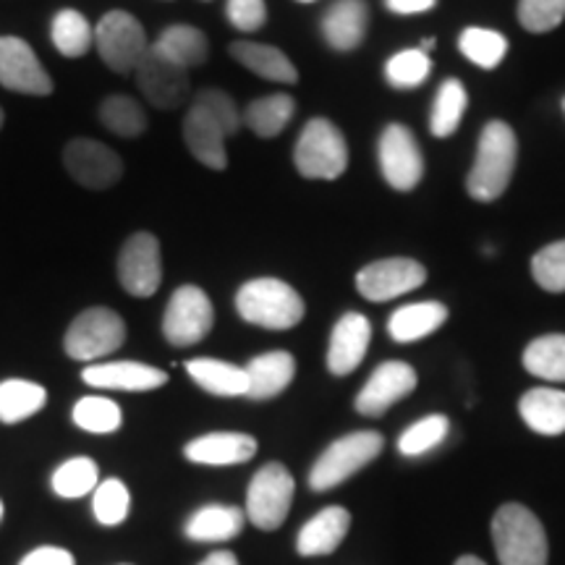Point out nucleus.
Segmentation results:
<instances>
[{
  "label": "nucleus",
  "instance_id": "obj_14",
  "mask_svg": "<svg viewBox=\"0 0 565 565\" xmlns=\"http://www.w3.org/2000/svg\"><path fill=\"white\" fill-rule=\"evenodd\" d=\"M0 84L21 95L45 97L53 92V79L42 66L32 45L21 38H0Z\"/></svg>",
  "mask_w": 565,
  "mask_h": 565
},
{
  "label": "nucleus",
  "instance_id": "obj_39",
  "mask_svg": "<svg viewBox=\"0 0 565 565\" xmlns=\"http://www.w3.org/2000/svg\"><path fill=\"white\" fill-rule=\"evenodd\" d=\"M429 71H433L429 55L424 53L422 47H414V51L395 53L393 58L385 63V79L395 89H414L427 82Z\"/></svg>",
  "mask_w": 565,
  "mask_h": 565
},
{
  "label": "nucleus",
  "instance_id": "obj_43",
  "mask_svg": "<svg viewBox=\"0 0 565 565\" xmlns=\"http://www.w3.org/2000/svg\"><path fill=\"white\" fill-rule=\"evenodd\" d=\"M565 0H519V21L526 32L545 34L561 26Z\"/></svg>",
  "mask_w": 565,
  "mask_h": 565
},
{
  "label": "nucleus",
  "instance_id": "obj_44",
  "mask_svg": "<svg viewBox=\"0 0 565 565\" xmlns=\"http://www.w3.org/2000/svg\"><path fill=\"white\" fill-rule=\"evenodd\" d=\"M194 105H200V108L207 110L210 116L223 126V131L228 134V137H233V134L242 129L244 116L238 113L236 103H233V97L228 95V92L215 89V87L202 89L200 95L194 97Z\"/></svg>",
  "mask_w": 565,
  "mask_h": 565
},
{
  "label": "nucleus",
  "instance_id": "obj_48",
  "mask_svg": "<svg viewBox=\"0 0 565 565\" xmlns=\"http://www.w3.org/2000/svg\"><path fill=\"white\" fill-rule=\"evenodd\" d=\"M200 565H238V557L231 550H217V553L204 557Z\"/></svg>",
  "mask_w": 565,
  "mask_h": 565
},
{
  "label": "nucleus",
  "instance_id": "obj_9",
  "mask_svg": "<svg viewBox=\"0 0 565 565\" xmlns=\"http://www.w3.org/2000/svg\"><path fill=\"white\" fill-rule=\"evenodd\" d=\"M215 324V309H212L210 296L200 286L175 288L171 301H168L166 317H162V335L175 349L196 345L210 335Z\"/></svg>",
  "mask_w": 565,
  "mask_h": 565
},
{
  "label": "nucleus",
  "instance_id": "obj_5",
  "mask_svg": "<svg viewBox=\"0 0 565 565\" xmlns=\"http://www.w3.org/2000/svg\"><path fill=\"white\" fill-rule=\"evenodd\" d=\"M385 437L372 429H362V433H351L328 445V450L317 458V463L309 471V487L315 492H328L333 487L343 484L345 479L362 471L366 463L383 454Z\"/></svg>",
  "mask_w": 565,
  "mask_h": 565
},
{
  "label": "nucleus",
  "instance_id": "obj_3",
  "mask_svg": "<svg viewBox=\"0 0 565 565\" xmlns=\"http://www.w3.org/2000/svg\"><path fill=\"white\" fill-rule=\"evenodd\" d=\"M492 542L500 565H547V534L526 505L508 503L492 519Z\"/></svg>",
  "mask_w": 565,
  "mask_h": 565
},
{
  "label": "nucleus",
  "instance_id": "obj_19",
  "mask_svg": "<svg viewBox=\"0 0 565 565\" xmlns=\"http://www.w3.org/2000/svg\"><path fill=\"white\" fill-rule=\"evenodd\" d=\"M225 139H228V134L207 110L200 108V105L189 108L186 118H183V141L204 168H210V171H225L228 168Z\"/></svg>",
  "mask_w": 565,
  "mask_h": 565
},
{
  "label": "nucleus",
  "instance_id": "obj_16",
  "mask_svg": "<svg viewBox=\"0 0 565 565\" xmlns=\"http://www.w3.org/2000/svg\"><path fill=\"white\" fill-rule=\"evenodd\" d=\"M416 387V372L406 362H385L372 372L362 393L356 395V412L362 416H383L393 404L406 398Z\"/></svg>",
  "mask_w": 565,
  "mask_h": 565
},
{
  "label": "nucleus",
  "instance_id": "obj_51",
  "mask_svg": "<svg viewBox=\"0 0 565 565\" xmlns=\"http://www.w3.org/2000/svg\"><path fill=\"white\" fill-rule=\"evenodd\" d=\"M0 519H3V500H0Z\"/></svg>",
  "mask_w": 565,
  "mask_h": 565
},
{
  "label": "nucleus",
  "instance_id": "obj_10",
  "mask_svg": "<svg viewBox=\"0 0 565 565\" xmlns=\"http://www.w3.org/2000/svg\"><path fill=\"white\" fill-rule=\"evenodd\" d=\"M63 166L79 186L92 192L113 189L124 175V160L116 150L89 137L71 139L63 150Z\"/></svg>",
  "mask_w": 565,
  "mask_h": 565
},
{
  "label": "nucleus",
  "instance_id": "obj_28",
  "mask_svg": "<svg viewBox=\"0 0 565 565\" xmlns=\"http://www.w3.org/2000/svg\"><path fill=\"white\" fill-rule=\"evenodd\" d=\"M186 372L202 391L221 395V398L249 393V374L244 366L221 362V359H192L186 362Z\"/></svg>",
  "mask_w": 565,
  "mask_h": 565
},
{
  "label": "nucleus",
  "instance_id": "obj_45",
  "mask_svg": "<svg viewBox=\"0 0 565 565\" xmlns=\"http://www.w3.org/2000/svg\"><path fill=\"white\" fill-rule=\"evenodd\" d=\"M225 17L238 32H257L267 21V6L265 0H228Z\"/></svg>",
  "mask_w": 565,
  "mask_h": 565
},
{
  "label": "nucleus",
  "instance_id": "obj_49",
  "mask_svg": "<svg viewBox=\"0 0 565 565\" xmlns=\"http://www.w3.org/2000/svg\"><path fill=\"white\" fill-rule=\"evenodd\" d=\"M456 565H487V563L479 561V557H475V555H463V557H458Z\"/></svg>",
  "mask_w": 565,
  "mask_h": 565
},
{
  "label": "nucleus",
  "instance_id": "obj_23",
  "mask_svg": "<svg viewBox=\"0 0 565 565\" xmlns=\"http://www.w3.org/2000/svg\"><path fill=\"white\" fill-rule=\"evenodd\" d=\"M244 370L249 374V393L246 395L252 401H270L294 383L296 359L288 351L259 353Z\"/></svg>",
  "mask_w": 565,
  "mask_h": 565
},
{
  "label": "nucleus",
  "instance_id": "obj_11",
  "mask_svg": "<svg viewBox=\"0 0 565 565\" xmlns=\"http://www.w3.org/2000/svg\"><path fill=\"white\" fill-rule=\"evenodd\" d=\"M118 282L126 294L137 299L158 294L162 282V257L160 242L152 233L141 231L126 238L118 254Z\"/></svg>",
  "mask_w": 565,
  "mask_h": 565
},
{
  "label": "nucleus",
  "instance_id": "obj_26",
  "mask_svg": "<svg viewBox=\"0 0 565 565\" xmlns=\"http://www.w3.org/2000/svg\"><path fill=\"white\" fill-rule=\"evenodd\" d=\"M445 320H448V307L440 301L408 303V307L395 309L387 322V333L398 343H414L440 330Z\"/></svg>",
  "mask_w": 565,
  "mask_h": 565
},
{
  "label": "nucleus",
  "instance_id": "obj_38",
  "mask_svg": "<svg viewBox=\"0 0 565 565\" xmlns=\"http://www.w3.org/2000/svg\"><path fill=\"white\" fill-rule=\"evenodd\" d=\"M74 424L89 435H113L121 429L124 414L116 401L103 395H87L74 406Z\"/></svg>",
  "mask_w": 565,
  "mask_h": 565
},
{
  "label": "nucleus",
  "instance_id": "obj_33",
  "mask_svg": "<svg viewBox=\"0 0 565 565\" xmlns=\"http://www.w3.org/2000/svg\"><path fill=\"white\" fill-rule=\"evenodd\" d=\"M524 370L547 383H565V335H542L526 345Z\"/></svg>",
  "mask_w": 565,
  "mask_h": 565
},
{
  "label": "nucleus",
  "instance_id": "obj_37",
  "mask_svg": "<svg viewBox=\"0 0 565 565\" xmlns=\"http://www.w3.org/2000/svg\"><path fill=\"white\" fill-rule=\"evenodd\" d=\"M461 53L479 68H498L508 53V40L494 30H482V26H469L458 38Z\"/></svg>",
  "mask_w": 565,
  "mask_h": 565
},
{
  "label": "nucleus",
  "instance_id": "obj_2",
  "mask_svg": "<svg viewBox=\"0 0 565 565\" xmlns=\"http://www.w3.org/2000/svg\"><path fill=\"white\" fill-rule=\"evenodd\" d=\"M236 312L244 322L265 330H291L303 320V299L294 286L278 278L244 282L236 294Z\"/></svg>",
  "mask_w": 565,
  "mask_h": 565
},
{
  "label": "nucleus",
  "instance_id": "obj_47",
  "mask_svg": "<svg viewBox=\"0 0 565 565\" xmlns=\"http://www.w3.org/2000/svg\"><path fill=\"white\" fill-rule=\"evenodd\" d=\"M387 11L393 13H424V11H433L437 6V0H385Z\"/></svg>",
  "mask_w": 565,
  "mask_h": 565
},
{
  "label": "nucleus",
  "instance_id": "obj_13",
  "mask_svg": "<svg viewBox=\"0 0 565 565\" xmlns=\"http://www.w3.org/2000/svg\"><path fill=\"white\" fill-rule=\"evenodd\" d=\"M424 280H427V270L416 259L391 257L362 267L356 275V288L366 301H391L416 291L424 286Z\"/></svg>",
  "mask_w": 565,
  "mask_h": 565
},
{
  "label": "nucleus",
  "instance_id": "obj_54",
  "mask_svg": "<svg viewBox=\"0 0 565 565\" xmlns=\"http://www.w3.org/2000/svg\"><path fill=\"white\" fill-rule=\"evenodd\" d=\"M563 110H565V100H563Z\"/></svg>",
  "mask_w": 565,
  "mask_h": 565
},
{
  "label": "nucleus",
  "instance_id": "obj_46",
  "mask_svg": "<svg viewBox=\"0 0 565 565\" xmlns=\"http://www.w3.org/2000/svg\"><path fill=\"white\" fill-rule=\"evenodd\" d=\"M19 565H76L74 555L63 547H38Z\"/></svg>",
  "mask_w": 565,
  "mask_h": 565
},
{
  "label": "nucleus",
  "instance_id": "obj_1",
  "mask_svg": "<svg viewBox=\"0 0 565 565\" xmlns=\"http://www.w3.org/2000/svg\"><path fill=\"white\" fill-rule=\"evenodd\" d=\"M515 158H519V141L511 126L503 121L487 124L477 145V160L466 179L471 200L494 202L503 196L513 179Z\"/></svg>",
  "mask_w": 565,
  "mask_h": 565
},
{
  "label": "nucleus",
  "instance_id": "obj_41",
  "mask_svg": "<svg viewBox=\"0 0 565 565\" xmlns=\"http://www.w3.org/2000/svg\"><path fill=\"white\" fill-rule=\"evenodd\" d=\"M129 487H126L121 479H105V482L97 484L95 500H92V511H95V519L100 521L103 526L124 524L126 515H129Z\"/></svg>",
  "mask_w": 565,
  "mask_h": 565
},
{
  "label": "nucleus",
  "instance_id": "obj_24",
  "mask_svg": "<svg viewBox=\"0 0 565 565\" xmlns=\"http://www.w3.org/2000/svg\"><path fill=\"white\" fill-rule=\"evenodd\" d=\"M519 414L536 435L555 437L565 433V393L555 387H532L521 395Z\"/></svg>",
  "mask_w": 565,
  "mask_h": 565
},
{
  "label": "nucleus",
  "instance_id": "obj_36",
  "mask_svg": "<svg viewBox=\"0 0 565 565\" xmlns=\"http://www.w3.org/2000/svg\"><path fill=\"white\" fill-rule=\"evenodd\" d=\"M100 121L108 131L118 134L124 139H134L147 131V113L141 105L129 95H110L108 100L100 105Z\"/></svg>",
  "mask_w": 565,
  "mask_h": 565
},
{
  "label": "nucleus",
  "instance_id": "obj_6",
  "mask_svg": "<svg viewBox=\"0 0 565 565\" xmlns=\"http://www.w3.org/2000/svg\"><path fill=\"white\" fill-rule=\"evenodd\" d=\"M126 341V322L108 307H92L68 324L63 349L76 362H97L118 351Z\"/></svg>",
  "mask_w": 565,
  "mask_h": 565
},
{
  "label": "nucleus",
  "instance_id": "obj_20",
  "mask_svg": "<svg viewBox=\"0 0 565 565\" xmlns=\"http://www.w3.org/2000/svg\"><path fill=\"white\" fill-rule=\"evenodd\" d=\"M370 26V6L364 0H338L322 17V38L338 53H351L362 45Z\"/></svg>",
  "mask_w": 565,
  "mask_h": 565
},
{
  "label": "nucleus",
  "instance_id": "obj_27",
  "mask_svg": "<svg viewBox=\"0 0 565 565\" xmlns=\"http://www.w3.org/2000/svg\"><path fill=\"white\" fill-rule=\"evenodd\" d=\"M150 47L166 61H171L186 71L202 66L210 55V42L204 38V32L189 24L168 26V30L160 32V38Z\"/></svg>",
  "mask_w": 565,
  "mask_h": 565
},
{
  "label": "nucleus",
  "instance_id": "obj_53",
  "mask_svg": "<svg viewBox=\"0 0 565 565\" xmlns=\"http://www.w3.org/2000/svg\"><path fill=\"white\" fill-rule=\"evenodd\" d=\"M299 3H315V0H299Z\"/></svg>",
  "mask_w": 565,
  "mask_h": 565
},
{
  "label": "nucleus",
  "instance_id": "obj_7",
  "mask_svg": "<svg viewBox=\"0 0 565 565\" xmlns=\"http://www.w3.org/2000/svg\"><path fill=\"white\" fill-rule=\"evenodd\" d=\"M296 482L282 463H265L246 490V519L263 532L282 526L294 503Z\"/></svg>",
  "mask_w": 565,
  "mask_h": 565
},
{
  "label": "nucleus",
  "instance_id": "obj_32",
  "mask_svg": "<svg viewBox=\"0 0 565 565\" xmlns=\"http://www.w3.org/2000/svg\"><path fill=\"white\" fill-rule=\"evenodd\" d=\"M51 40L61 55H66V58H82L95 45V30H92L82 11L63 9L53 17Z\"/></svg>",
  "mask_w": 565,
  "mask_h": 565
},
{
  "label": "nucleus",
  "instance_id": "obj_25",
  "mask_svg": "<svg viewBox=\"0 0 565 565\" xmlns=\"http://www.w3.org/2000/svg\"><path fill=\"white\" fill-rule=\"evenodd\" d=\"M231 55L242 63L244 68L254 71L257 76H263L267 82L278 84H296L299 82V71L280 47L263 45V42L252 40H238L231 45Z\"/></svg>",
  "mask_w": 565,
  "mask_h": 565
},
{
  "label": "nucleus",
  "instance_id": "obj_35",
  "mask_svg": "<svg viewBox=\"0 0 565 565\" xmlns=\"http://www.w3.org/2000/svg\"><path fill=\"white\" fill-rule=\"evenodd\" d=\"M97 484H100V469L87 456L68 458L53 475V492L66 500L84 498V494L95 492Z\"/></svg>",
  "mask_w": 565,
  "mask_h": 565
},
{
  "label": "nucleus",
  "instance_id": "obj_42",
  "mask_svg": "<svg viewBox=\"0 0 565 565\" xmlns=\"http://www.w3.org/2000/svg\"><path fill=\"white\" fill-rule=\"evenodd\" d=\"M532 275L536 286L550 294L565 291V242H555L534 254Z\"/></svg>",
  "mask_w": 565,
  "mask_h": 565
},
{
  "label": "nucleus",
  "instance_id": "obj_18",
  "mask_svg": "<svg viewBox=\"0 0 565 565\" xmlns=\"http://www.w3.org/2000/svg\"><path fill=\"white\" fill-rule=\"evenodd\" d=\"M372 341V324L364 315L349 312L335 322L328 349V370L335 377H345L364 362Z\"/></svg>",
  "mask_w": 565,
  "mask_h": 565
},
{
  "label": "nucleus",
  "instance_id": "obj_50",
  "mask_svg": "<svg viewBox=\"0 0 565 565\" xmlns=\"http://www.w3.org/2000/svg\"><path fill=\"white\" fill-rule=\"evenodd\" d=\"M433 47H435V40H433V38H427V40L422 42V51H424V53H429V51H433Z\"/></svg>",
  "mask_w": 565,
  "mask_h": 565
},
{
  "label": "nucleus",
  "instance_id": "obj_29",
  "mask_svg": "<svg viewBox=\"0 0 565 565\" xmlns=\"http://www.w3.org/2000/svg\"><path fill=\"white\" fill-rule=\"evenodd\" d=\"M246 511L236 505H204L186 521L189 540L194 542H225L242 534Z\"/></svg>",
  "mask_w": 565,
  "mask_h": 565
},
{
  "label": "nucleus",
  "instance_id": "obj_4",
  "mask_svg": "<svg viewBox=\"0 0 565 565\" xmlns=\"http://www.w3.org/2000/svg\"><path fill=\"white\" fill-rule=\"evenodd\" d=\"M294 162L303 179L335 181L349 168V145L335 124L328 118H312L296 141Z\"/></svg>",
  "mask_w": 565,
  "mask_h": 565
},
{
  "label": "nucleus",
  "instance_id": "obj_52",
  "mask_svg": "<svg viewBox=\"0 0 565 565\" xmlns=\"http://www.w3.org/2000/svg\"><path fill=\"white\" fill-rule=\"evenodd\" d=\"M0 129H3V110H0Z\"/></svg>",
  "mask_w": 565,
  "mask_h": 565
},
{
  "label": "nucleus",
  "instance_id": "obj_31",
  "mask_svg": "<svg viewBox=\"0 0 565 565\" xmlns=\"http://www.w3.org/2000/svg\"><path fill=\"white\" fill-rule=\"evenodd\" d=\"M296 113V103L291 95H265L259 100L249 103V108L244 110V124L263 139H273L291 124Z\"/></svg>",
  "mask_w": 565,
  "mask_h": 565
},
{
  "label": "nucleus",
  "instance_id": "obj_40",
  "mask_svg": "<svg viewBox=\"0 0 565 565\" xmlns=\"http://www.w3.org/2000/svg\"><path fill=\"white\" fill-rule=\"evenodd\" d=\"M450 429V422L448 416L443 414H433V416H424L422 422L412 424V427L406 429L404 435H401L398 440V450L404 454L406 458H416V456H424L429 454V450L437 448L445 440V435H448Z\"/></svg>",
  "mask_w": 565,
  "mask_h": 565
},
{
  "label": "nucleus",
  "instance_id": "obj_15",
  "mask_svg": "<svg viewBox=\"0 0 565 565\" xmlns=\"http://www.w3.org/2000/svg\"><path fill=\"white\" fill-rule=\"evenodd\" d=\"M380 168L395 192H412L424 175L422 150L412 129L391 124L380 137Z\"/></svg>",
  "mask_w": 565,
  "mask_h": 565
},
{
  "label": "nucleus",
  "instance_id": "obj_17",
  "mask_svg": "<svg viewBox=\"0 0 565 565\" xmlns=\"http://www.w3.org/2000/svg\"><path fill=\"white\" fill-rule=\"evenodd\" d=\"M82 380L89 387H97V391L147 393L166 385L168 372L141 362H100L89 364L87 370L82 372Z\"/></svg>",
  "mask_w": 565,
  "mask_h": 565
},
{
  "label": "nucleus",
  "instance_id": "obj_8",
  "mask_svg": "<svg viewBox=\"0 0 565 565\" xmlns=\"http://www.w3.org/2000/svg\"><path fill=\"white\" fill-rule=\"evenodd\" d=\"M95 47L105 66L118 74H134L150 51L145 26L129 11H108L95 26Z\"/></svg>",
  "mask_w": 565,
  "mask_h": 565
},
{
  "label": "nucleus",
  "instance_id": "obj_22",
  "mask_svg": "<svg viewBox=\"0 0 565 565\" xmlns=\"http://www.w3.org/2000/svg\"><path fill=\"white\" fill-rule=\"evenodd\" d=\"M349 529H351V513L341 505H330L301 526L299 540H296V550H299V555L303 557L330 555L341 547V542L345 540V534H349Z\"/></svg>",
  "mask_w": 565,
  "mask_h": 565
},
{
  "label": "nucleus",
  "instance_id": "obj_12",
  "mask_svg": "<svg viewBox=\"0 0 565 565\" xmlns=\"http://www.w3.org/2000/svg\"><path fill=\"white\" fill-rule=\"evenodd\" d=\"M134 82L145 100L152 105V108L160 110H175L186 103L189 87V71L179 68L175 63L166 61L162 55L152 51H147L145 58L139 61V66L134 68Z\"/></svg>",
  "mask_w": 565,
  "mask_h": 565
},
{
  "label": "nucleus",
  "instance_id": "obj_34",
  "mask_svg": "<svg viewBox=\"0 0 565 565\" xmlns=\"http://www.w3.org/2000/svg\"><path fill=\"white\" fill-rule=\"evenodd\" d=\"M466 103H469V97H466V87L461 82H443V87L437 89L433 116H429V131H433V137L445 139L450 137V134H456L458 124H461L466 113Z\"/></svg>",
  "mask_w": 565,
  "mask_h": 565
},
{
  "label": "nucleus",
  "instance_id": "obj_21",
  "mask_svg": "<svg viewBox=\"0 0 565 565\" xmlns=\"http://www.w3.org/2000/svg\"><path fill=\"white\" fill-rule=\"evenodd\" d=\"M257 440L244 433H210L196 437L183 448V456L202 466H236L252 461Z\"/></svg>",
  "mask_w": 565,
  "mask_h": 565
},
{
  "label": "nucleus",
  "instance_id": "obj_30",
  "mask_svg": "<svg viewBox=\"0 0 565 565\" xmlns=\"http://www.w3.org/2000/svg\"><path fill=\"white\" fill-rule=\"evenodd\" d=\"M47 404V391L30 380H3L0 383V422L19 424L42 412Z\"/></svg>",
  "mask_w": 565,
  "mask_h": 565
}]
</instances>
